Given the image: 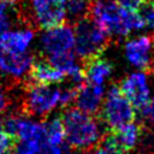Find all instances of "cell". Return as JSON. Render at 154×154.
I'll use <instances>...</instances> for the list:
<instances>
[{"label": "cell", "mask_w": 154, "mask_h": 154, "mask_svg": "<svg viewBox=\"0 0 154 154\" xmlns=\"http://www.w3.org/2000/svg\"><path fill=\"white\" fill-rule=\"evenodd\" d=\"M88 17L108 35L126 36L146 26L137 11L124 10L114 0H91Z\"/></svg>", "instance_id": "6da1fadb"}, {"label": "cell", "mask_w": 154, "mask_h": 154, "mask_svg": "<svg viewBox=\"0 0 154 154\" xmlns=\"http://www.w3.org/2000/svg\"><path fill=\"white\" fill-rule=\"evenodd\" d=\"M61 122L65 130L67 144L76 149H89L97 143L101 137L99 123L90 116L77 107L67 108Z\"/></svg>", "instance_id": "7a4b0ae2"}, {"label": "cell", "mask_w": 154, "mask_h": 154, "mask_svg": "<svg viewBox=\"0 0 154 154\" xmlns=\"http://www.w3.org/2000/svg\"><path fill=\"white\" fill-rule=\"evenodd\" d=\"M75 46L73 51L84 63L100 57L105 51L108 41V34L100 28L88 16L77 20L75 28Z\"/></svg>", "instance_id": "3957f363"}, {"label": "cell", "mask_w": 154, "mask_h": 154, "mask_svg": "<svg viewBox=\"0 0 154 154\" xmlns=\"http://www.w3.org/2000/svg\"><path fill=\"white\" fill-rule=\"evenodd\" d=\"M136 111L130 101L123 95L119 87H111L103 97L101 117L106 125L112 130H117L126 123L134 120Z\"/></svg>", "instance_id": "277c9868"}, {"label": "cell", "mask_w": 154, "mask_h": 154, "mask_svg": "<svg viewBox=\"0 0 154 154\" xmlns=\"http://www.w3.org/2000/svg\"><path fill=\"white\" fill-rule=\"evenodd\" d=\"M119 89L134 106L135 111L146 116L150 101V90L146 73L143 71L130 73L122 81Z\"/></svg>", "instance_id": "5b68a950"}, {"label": "cell", "mask_w": 154, "mask_h": 154, "mask_svg": "<svg viewBox=\"0 0 154 154\" xmlns=\"http://www.w3.org/2000/svg\"><path fill=\"white\" fill-rule=\"evenodd\" d=\"M60 89L54 85L30 84L26 91V112L35 116H43L59 105Z\"/></svg>", "instance_id": "8992f818"}, {"label": "cell", "mask_w": 154, "mask_h": 154, "mask_svg": "<svg viewBox=\"0 0 154 154\" xmlns=\"http://www.w3.org/2000/svg\"><path fill=\"white\" fill-rule=\"evenodd\" d=\"M75 46V32L69 24H59L46 29L41 36V48L47 57L71 53Z\"/></svg>", "instance_id": "52a82bcc"}, {"label": "cell", "mask_w": 154, "mask_h": 154, "mask_svg": "<svg viewBox=\"0 0 154 154\" xmlns=\"http://www.w3.org/2000/svg\"><path fill=\"white\" fill-rule=\"evenodd\" d=\"M30 11L35 24L41 29H49L64 23L66 16L65 5L48 0H30Z\"/></svg>", "instance_id": "ba28073f"}, {"label": "cell", "mask_w": 154, "mask_h": 154, "mask_svg": "<svg viewBox=\"0 0 154 154\" xmlns=\"http://www.w3.org/2000/svg\"><path fill=\"white\" fill-rule=\"evenodd\" d=\"M124 53L131 65L148 70L154 61V38L147 35L135 37L125 43Z\"/></svg>", "instance_id": "9c48e42d"}, {"label": "cell", "mask_w": 154, "mask_h": 154, "mask_svg": "<svg viewBox=\"0 0 154 154\" xmlns=\"http://www.w3.org/2000/svg\"><path fill=\"white\" fill-rule=\"evenodd\" d=\"M105 97V89L102 84H93L84 82L76 87L75 103L78 109L87 114L97 113Z\"/></svg>", "instance_id": "30bf717a"}, {"label": "cell", "mask_w": 154, "mask_h": 154, "mask_svg": "<svg viewBox=\"0 0 154 154\" xmlns=\"http://www.w3.org/2000/svg\"><path fill=\"white\" fill-rule=\"evenodd\" d=\"M34 40V31L30 29L6 30L0 36V52L26 53Z\"/></svg>", "instance_id": "8fae6325"}, {"label": "cell", "mask_w": 154, "mask_h": 154, "mask_svg": "<svg viewBox=\"0 0 154 154\" xmlns=\"http://www.w3.org/2000/svg\"><path fill=\"white\" fill-rule=\"evenodd\" d=\"M32 57L26 53L0 52V71L7 76L19 78L25 75L32 64Z\"/></svg>", "instance_id": "7c38bea8"}, {"label": "cell", "mask_w": 154, "mask_h": 154, "mask_svg": "<svg viewBox=\"0 0 154 154\" xmlns=\"http://www.w3.org/2000/svg\"><path fill=\"white\" fill-rule=\"evenodd\" d=\"M29 72H30V78L35 84L54 85L63 82L65 78V75L58 69H55L47 60L32 61Z\"/></svg>", "instance_id": "4fadbf2b"}, {"label": "cell", "mask_w": 154, "mask_h": 154, "mask_svg": "<svg viewBox=\"0 0 154 154\" xmlns=\"http://www.w3.org/2000/svg\"><path fill=\"white\" fill-rule=\"evenodd\" d=\"M84 77L85 82L93 84H102L112 73V65L106 59L100 57L93 58L84 63Z\"/></svg>", "instance_id": "5bb4252c"}, {"label": "cell", "mask_w": 154, "mask_h": 154, "mask_svg": "<svg viewBox=\"0 0 154 154\" xmlns=\"http://www.w3.org/2000/svg\"><path fill=\"white\" fill-rule=\"evenodd\" d=\"M45 124V134L42 138V147L49 148H63L66 147L65 130L61 118H53Z\"/></svg>", "instance_id": "9a60e30c"}, {"label": "cell", "mask_w": 154, "mask_h": 154, "mask_svg": "<svg viewBox=\"0 0 154 154\" xmlns=\"http://www.w3.org/2000/svg\"><path fill=\"white\" fill-rule=\"evenodd\" d=\"M113 134H114L119 146L122 147V149L124 152H128L135 147V144L138 140L140 128L134 122H130V123H126L123 126L118 128L117 130H113Z\"/></svg>", "instance_id": "2e32d148"}, {"label": "cell", "mask_w": 154, "mask_h": 154, "mask_svg": "<svg viewBox=\"0 0 154 154\" xmlns=\"http://www.w3.org/2000/svg\"><path fill=\"white\" fill-rule=\"evenodd\" d=\"M41 143L42 140L38 138L17 140V143L11 149V154H38Z\"/></svg>", "instance_id": "e0dca14e"}, {"label": "cell", "mask_w": 154, "mask_h": 154, "mask_svg": "<svg viewBox=\"0 0 154 154\" xmlns=\"http://www.w3.org/2000/svg\"><path fill=\"white\" fill-rule=\"evenodd\" d=\"M94 154H124V150L119 146L114 134H108L95 148Z\"/></svg>", "instance_id": "ac0fdd59"}, {"label": "cell", "mask_w": 154, "mask_h": 154, "mask_svg": "<svg viewBox=\"0 0 154 154\" xmlns=\"http://www.w3.org/2000/svg\"><path fill=\"white\" fill-rule=\"evenodd\" d=\"M91 0H66L65 8L66 13L72 17H77L78 19L88 16L89 6Z\"/></svg>", "instance_id": "d6986e66"}, {"label": "cell", "mask_w": 154, "mask_h": 154, "mask_svg": "<svg viewBox=\"0 0 154 154\" xmlns=\"http://www.w3.org/2000/svg\"><path fill=\"white\" fill-rule=\"evenodd\" d=\"M137 12L141 14L144 25L154 29V0H147Z\"/></svg>", "instance_id": "ffe728a7"}, {"label": "cell", "mask_w": 154, "mask_h": 154, "mask_svg": "<svg viewBox=\"0 0 154 154\" xmlns=\"http://www.w3.org/2000/svg\"><path fill=\"white\" fill-rule=\"evenodd\" d=\"M76 96V87L66 88V89H60V96H59V105L67 107L71 102L75 101Z\"/></svg>", "instance_id": "44dd1931"}, {"label": "cell", "mask_w": 154, "mask_h": 154, "mask_svg": "<svg viewBox=\"0 0 154 154\" xmlns=\"http://www.w3.org/2000/svg\"><path fill=\"white\" fill-rule=\"evenodd\" d=\"M13 147V138L4 130L0 131V154H8Z\"/></svg>", "instance_id": "7402d4cb"}, {"label": "cell", "mask_w": 154, "mask_h": 154, "mask_svg": "<svg viewBox=\"0 0 154 154\" xmlns=\"http://www.w3.org/2000/svg\"><path fill=\"white\" fill-rule=\"evenodd\" d=\"M118 6L128 11H138L147 0H114Z\"/></svg>", "instance_id": "603a6c76"}, {"label": "cell", "mask_w": 154, "mask_h": 154, "mask_svg": "<svg viewBox=\"0 0 154 154\" xmlns=\"http://www.w3.org/2000/svg\"><path fill=\"white\" fill-rule=\"evenodd\" d=\"M8 106V96L4 89V87L0 84V113L4 112Z\"/></svg>", "instance_id": "cb8c5ba5"}, {"label": "cell", "mask_w": 154, "mask_h": 154, "mask_svg": "<svg viewBox=\"0 0 154 154\" xmlns=\"http://www.w3.org/2000/svg\"><path fill=\"white\" fill-rule=\"evenodd\" d=\"M8 26H10V22L7 19L6 13H0V36L6 30H8Z\"/></svg>", "instance_id": "d4e9b609"}, {"label": "cell", "mask_w": 154, "mask_h": 154, "mask_svg": "<svg viewBox=\"0 0 154 154\" xmlns=\"http://www.w3.org/2000/svg\"><path fill=\"white\" fill-rule=\"evenodd\" d=\"M146 117H149L150 120L154 123V97L150 99V101H149V105H148V108H147Z\"/></svg>", "instance_id": "484cf974"}, {"label": "cell", "mask_w": 154, "mask_h": 154, "mask_svg": "<svg viewBox=\"0 0 154 154\" xmlns=\"http://www.w3.org/2000/svg\"><path fill=\"white\" fill-rule=\"evenodd\" d=\"M2 130V119L0 118V131Z\"/></svg>", "instance_id": "4316f807"}]
</instances>
